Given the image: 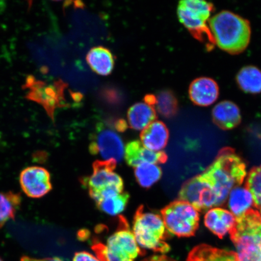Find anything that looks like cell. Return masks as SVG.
I'll list each match as a JSON object with an SVG mask.
<instances>
[{"label":"cell","mask_w":261,"mask_h":261,"mask_svg":"<svg viewBox=\"0 0 261 261\" xmlns=\"http://www.w3.org/2000/svg\"><path fill=\"white\" fill-rule=\"evenodd\" d=\"M142 261H176L171 258H169V257L163 255H154L150 256L149 257H147V258L143 260Z\"/></svg>","instance_id":"32"},{"label":"cell","mask_w":261,"mask_h":261,"mask_svg":"<svg viewBox=\"0 0 261 261\" xmlns=\"http://www.w3.org/2000/svg\"><path fill=\"white\" fill-rule=\"evenodd\" d=\"M129 199V194L123 192L116 197L105 199L98 202L96 204L101 211L112 216H115L122 213L125 210Z\"/></svg>","instance_id":"25"},{"label":"cell","mask_w":261,"mask_h":261,"mask_svg":"<svg viewBox=\"0 0 261 261\" xmlns=\"http://www.w3.org/2000/svg\"><path fill=\"white\" fill-rule=\"evenodd\" d=\"M0 261H3L1 258H0Z\"/></svg>","instance_id":"35"},{"label":"cell","mask_w":261,"mask_h":261,"mask_svg":"<svg viewBox=\"0 0 261 261\" xmlns=\"http://www.w3.org/2000/svg\"><path fill=\"white\" fill-rule=\"evenodd\" d=\"M86 59L91 69L98 74L107 76L112 72L114 59L109 49L102 46L92 48L87 54Z\"/></svg>","instance_id":"17"},{"label":"cell","mask_w":261,"mask_h":261,"mask_svg":"<svg viewBox=\"0 0 261 261\" xmlns=\"http://www.w3.org/2000/svg\"><path fill=\"white\" fill-rule=\"evenodd\" d=\"M110 125L112 126L117 132L121 133L125 132L127 128H128L125 120L122 119H117L112 120L110 123Z\"/></svg>","instance_id":"30"},{"label":"cell","mask_w":261,"mask_h":261,"mask_svg":"<svg viewBox=\"0 0 261 261\" xmlns=\"http://www.w3.org/2000/svg\"><path fill=\"white\" fill-rule=\"evenodd\" d=\"M125 159L127 164L136 167L143 163L163 164L167 162L168 156L165 152L151 151L145 148L139 140H133L126 146Z\"/></svg>","instance_id":"13"},{"label":"cell","mask_w":261,"mask_h":261,"mask_svg":"<svg viewBox=\"0 0 261 261\" xmlns=\"http://www.w3.org/2000/svg\"><path fill=\"white\" fill-rule=\"evenodd\" d=\"M73 261H100V260L92 254L83 251V252L75 253Z\"/></svg>","instance_id":"29"},{"label":"cell","mask_w":261,"mask_h":261,"mask_svg":"<svg viewBox=\"0 0 261 261\" xmlns=\"http://www.w3.org/2000/svg\"><path fill=\"white\" fill-rule=\"evenodd\" d=\"M140 138L145 148L159 152L168 144L169 130L164 123L154 121L142 130Z\"/></svg>","instance_id":"15"},{"label":"cell","mask_w":261,"mask_h":261,"mask_svg":"<svg viewBox=\"0 0 261 261\" xmlns=\"http://www.w3.org/2000/svg\"><path fill=\"white\" fill-rule=\"evenodd\" d=\"M247 175L246 166L234 149L224 148L199 179L216 207L226 201L230 192L240 187Z\"/></svg>","instance_id":"1"},{"label":"cell","mask_w":261,"mask_h":261,"mask_svg":"<svg viewBox=\"0 0 261 261\" xmlns=\"http://www.w3.org/2000/svg\"><path fill=\"white\" fill-rule=\"evenodd\" d=\"M90 231L87 229H82L78 231L77 237L81 240H86L90 237Z\"/></svg>","instance_id":"34"},{"label":"cell","mask_w":261,"mask_h":261,"mask_svg":"<svg viewBox=\"0 0 261 261\" xmlns=\"http://www.w3.org/2000/svg\"><path fill=\"white\" fill-rule=\"evenodd\" d=\"M22 203V196L19 192H0V229L10 220H15Z\"/></svg>","instance_id":"20"},{"label":"cell","mask_w":261,"mask_h":261,"mask_svg":"<svg viewBox=\"0 0 261 261\" xmlns=\"http://www.w3.org/2000/svg\"><path fill=\"white\" fill-rule=\"evenodd\" d=\"M210 25L218 47L228 54L242 53L249 44L250 22L240 15L221 11L210 19Z\"/></svg>","instance_id":"2"},{"label":"cell","mask_w":261,"mask_h":261,"mask_svg":"<svg viewBox=\"0 0 261 261\" xmlns=\"http://www.w3.org/2000/svg\"><path fill=\"white\" fill-rule=\"evenodd\" d=\"M51 179L47 169L33 166L22 169L19 181L22 192L28 197L37 199L44 197L53 189Z\"/></svg>","instance_id":"10"},{"label":"cell","mask_w":261,"mask_h":261,"mask_svg":"<svg viewBox=\"0 0 261 261\" xmlns=\"http://www.w3.org/2000/svg\"><path fill=\"white\" fill-rule=\"evenodd\" d=\"M187 261H239L236 253L217 249L207 244L195 247L189 253Z\"/></svg>","instance_id":"18"},{"label":"cell","mask_w":261,"mask_h":261,"mask_svg":"<svg viewBox=\"0 0 261 261\" xmlns=\"http://www.w3.org/2000/svg\"><path fill=\"white\" fill-rule=\"evenodd\" d=\"M212 115L215 125L223 130L236 128L241 122L239 108L230 101L225 100L218 103L212 110Z\"/></svg>","instance_id":"14"},{"label":"cell","mask_w":261,"mask_h":261,"mask_svg":"<svg viewBox=\"0 0 261 261\" xmlns=\"http://www.w3.org/2000/svg\"><path fill=\"white\" fill-rule=\"evenodd\" d=\"M156 97V109L161 116L171 118L178 113V102L172 91L165 89L160 91Z\"/></svg>","instance_id":"24"},{"label":"cell","mask_w":261,"mask_h":261,"mask_svg":"<svg viewBox=\"0 0 261 261\" xmlns=\"http://www.w3.org/2000/svg\"><path fill=\"white\" fill-rule=\"evenodd\" d=\"M246 187L252 195L254 206L261 212V165L250 171Z\"/></svg>","instance_id":"26"},{"label":"cell","mask_w":261,"mask_h":261,"mask_svg":"<svg viewBox=\"0 0 261 261\" xmlns=\"http://www.w3.org/2000/svg\"><path fill=\"white\" fill-rule=\"evenodd\" d=\"M117 162L114 160L97 161L93 165V173L89 177L81 179V184L89 189V192H98L104 189L116 188L123 191V181L120 176L114 172Z\"/></svg>","instance_id":"8"},{"label":"cell","mask_w":261,"mask_h":261,"mask_svg":"<svg viewBox=\"0 0 261 261\" xmlns=\"http://www.w3.org/2000/svg\"><path fill=\"white\" fill-rule=\"evenodd\" d=\"M129 125L135 130H143L156 119V114L154 107L146 103L139 102L135 104L127 114Z\"/></svg>","instance_id":"19"},{"label":"cell","mask_w":261,"mask_h":261,"mask_svg":"<svg viewBox=\"0 0 261 261\" xmlns=\"http://www.w3.org/2000/svg\"><path fill=\"white\" fill-rule=\"evenodd\" d=\"M177 14L179 21L191 34L197 40L204 44L207 51L213 50L216 45V42L207 24L208 19L190 11L179 3Z\"/></svg>","instance_id":"11"},{"label":"cell","mask_w":261,"mask_h":261,"mask_svg":"<svg viewBox=\"0 0 261 261\" xmlns=\"http://www.w3.org/2000/svg\"><path fill=\"white\" fill-rule=\"evenodd\" d=\"M239 261H261V213L250 208L229 231Z\"/></svg>","instance_id":"3"},{"label":"cell","mask_w":261,"mask_h":261,"mask_svg":"<svg viewBox=\"0 0 261 261\" xmlns=\"http://www.w3.org/2000/svg\"><path fill=\"white\" fill-rule=\"evenodd\" d=\"M228 198V207L236 218L242 216L253 204L252 195L247 187L233 189Z\"/></svg>","instance_id":"21"},{"label":"cell","mask_w":261,"mask_h":261,"mask_svg":"<svg viewBox=\"0 0 261 261\" xmlns=\"http://www.w3.org/2000/svg\"><path fill=\"white\" fill-rule=\"evenodd\" d=\"M135 174L136 180L140 187L148 189L161 178L162 171L158 165L143 163L136 166Z\"/></svg>","instance_id":"23"},{"label":"cell","mask_w":261,"mask_h":261,"mask_svg":"<svg viewBox=\"0 0 261 261\" xmlns=\"http://www.w3.org/2000/svg\"><path fill=\"white\" fill-rule=\"evenodd\" d=\"M20 261H63L60 257H47V258L38 259L34 258L28 256H22L20 258Z\"/></svg>","instance_id":"31"},{"label":"cell","mask_w":261,"mask_h":261,"mask_svg":"<svg viewBox=\"0 0 261 261\" xmlns=\"http://www.w3.org/2000/svg\"><path fill=\"white\" fill-rule=\"evenodd\" d=\"M189 94L195 105L207 107L217 100L219 87L216 81L211 78L199 77L192 81L189 86Z\"/></svg>","instance_id":"12"},{"label":"cell","mask_w":261,"mask_h":261,"mask_svg":"<svg viewBox=\"0 0 261 261\" xmlns=\"http://www.w3.org/2000/svg\"><path fill=\"white\" fill-rule=\"evenodd\" d=\"M145 103L149 106L154 107L156 106V97L153 94H147L144 98Z\"/></svg>","instance_id":"33"},{"label":"cell","mask_w":261,"mask_h":261,"mask_svg":"<svg viewBox=\"0 0 261 261\" xmlns=\"http://www.w3.org/2000/svg\"><path fill=\"white\" fill-rule=\"evenodd\" d=\"M133 234L140 249L165 254L170 250L166 240L170 237L162 217L158 214L146 211L140 205L136 211L133 221Z\"/></svg>","instance_id":"4"},{"label":"cell","mask_w":261,"mask_h":261,"mask_svg":"<svg viewBox=\"0 0 261 261\" xmlns=\"http://www.w3.org/2000/svg\"><path fill=\"white\" fill-rule=\"evenodd\" d=\"M179 3L190 11L208 19H210L212 12L214 11L213 4L200 0H186Z\"/></svg>","instance_id":"27"},{"label":"cell","mask_w":261,"mask_h":261,"mask_svg":"<svg viewBox=\"0 0 261 261\" xmlns=\"http://www.w3.org/2000/svg\"><path fill=\"white\" fill-rule=\"evenodd\" d=\"M91 249L100 261H135L143 253L123 216L119 217L117 230L108 238L107 244L95 241Z\"/></svg>","instance_id":"5"},{"label":"cell","mask_w":261,"mask_h":261,"mask_svg":"<svg viewBox=\"0 0 261 261\" xmlns=\"http://www.w3.org/2000/svg\"><path fill=\"white\" fill-rule=\"evenodd\" d=\"M166 229L178 237L194 236L199 226L200 214L188 202L177 200L161 210Z\"/></svg>","instance_id":"7"},{"label":"cell","mask_w":261,"mask_h":261,"mask_svg":"<svg viewBox=\"0 0 261 261\" xmlns=\"http://www.w3.org/2000/svg\"><path fill=\"white\" fill-rule=\"evenodd\" d=\"M89 151L94 155H100L106 161H121L124 155V144L121 138L113 130L98 126L92 136Z\"/></svg>","instance_id":"9"},{"label":"cell","mask_w":261,"mask_h":261,"mask_svg":"<svg viewBox=\"0 0 261 261\" xmlns=\"http://www.w3.org/2000/svg\"><path fill=\"white\" fill-rule=\"evenodd\" d=\"M103 97L107 100V102L111 103H117L121 101V95L120 93L116 89L107 88L103 91Z\"/></svg>","instance_id":"28"},{"label":"cell","mask_w":261,"mask_h":261,"mask_svg":"<svg viewBox=\"0 0 261 261\" xmlns=\"http://www.w3.org/2000/svg\"><path fill=\"white\" fill-rule=\"evenodd\" d=\"M67 86V84L61 80L47 84L46 82L37 80L30 75L22 89L29 90L26 99L40 104L54 122L55 110L68 106L64 96V90Z\"/></svg>","instance_id":"6"},{"label":"cell","mask_w":261,"mask_h":261,"mask_svg":"<svg viewBox=\"0 0 261 261\" xmlns=\"http://www.w3.org/2000/svg\"><path fill=\"white\" fill-rule=\"evenodd\" d=\"M237 82L245 93H261V70L256 67L249 65L241 68L237 74Z\"/></svg>","instance_id":"22"},{"label":"cell","mask_w":261,"mask_h":261,"mask_svg":"<svg viewBox=\"0 0 261 261\" xmlns=\"http://www.w3.org/2000/svg\"><path fill=\"white\" fill-rule=\"evenodd\" d=\"M236 217L231 212L221 208H212L204 217V223L212 232L223 238L234 226Z\"/></svg>","instance_id":"16"}]
</instances>
